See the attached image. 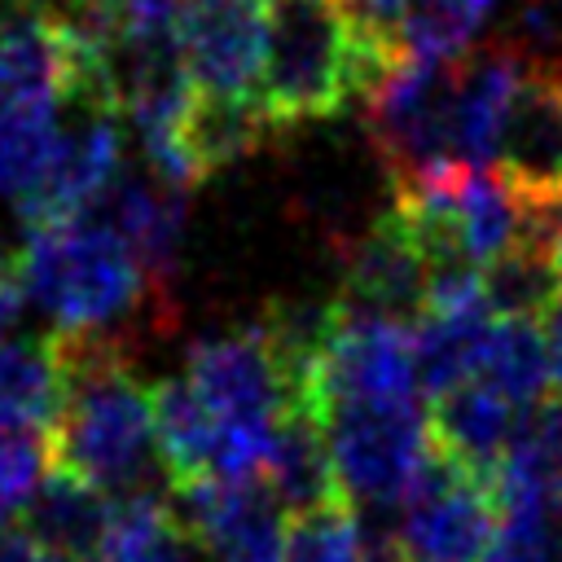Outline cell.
Here are the masks:
<instances>
[{
    "label": "cell",
    "instance_id": "32",
    "mask_svg": "<svg viewBox=\"0 0 562 562\" xmlns=\"http://www.w3.org/2000/svg\"><path fill=\"white\" fill-rule=\"evenodd\" d=\"M544 334H549V360H553V391L562 395V299L544 316Z\"/></svg>",
    "mask_w": 562,
    "mask_h": 562
},
{
    "label": "cell",
    "instance_id": "18",
    "mask_svg": "<svg viewBox=\"0 0 562 562\" xmlns=\"http://www.w3.org/2000/svg\"><path fill=\"white\" fill-rule=\"evenodd\" d=\"M492 325L496 316L487 312L483 299L422 307V316L413 321V351H417V386L426 400L479 373Z\"/></svg>",
    "mask_w": 562,
    "mask_h": 562
},
{
    "label": "cell",
    "instance_id": "22",
    "mask_svg": "<svg viewBox=\"0 0 562 562\" xmlns=\"http://www.w3.org/2000/svg\"><path fill=\"white\" fill-rule=\"evenodd\" d=\"M101 562H211L193 527L176 514L171 492L114 501V527Z\"/></svg>",
    "mask_w": 562,
    "mask_h": 562
},
{
    "label": "cell",
    "instance_id": "1",
    "mask_svg": "<svg viewBox=\"0 0 562 562\" xmlns=\"http://www.w3.org/2000/svg\"><path fill=\"white\" fill-rule=\"evenodd\" d=\"M66 400L53 426V457L61 470L88 479L110 501L171 492L158 452L154 386L132 369L119 334H66Z\"/></svg>",
    "mask_w": 562,
    "mask_h": 562
},
{
    "label": "cell",
    "instance_id": "4",
    "mask_svg": "<svg viewBox=\"0 0 562 562\" xmlns=\"http://www.w3.org/2000/svg\"><path fill=\"white\" fill-rule=\"evenodd\" d=\"M338 483L347 501L373 518V514H400V501L422 470L426 452L435 448L430 435V404L422 395L413 400H356V404H329L316 413Z\"/></svg>",
    "mask_w": 562,
    "mask_h": 562
},
{
    "label": "cell",
    "instance_id": "5",
    "mask_svg": "<svg viewBox=\"0 0 562 562\" xmlns=\"http://www.w3.org/2000/svg\"><path fill=\"white\" fill-rule=\"evenodd\" d=\"M452 88L457 57L400 53V61L369 92L364 127L391 171V189L435 176L443 167H461L452 158Z\"/></svg>",
    "mask_w": 562,
    "mask_h": 562
},
{
    "label": "cell",
    "instance_id": "26",
    "mask_svg": "<svg viewBox=\"0 0 562 562\" xmlns=\"http://www.w3.org/2000/svg\"><path fill=\"white\" fill-rule=\"evenodd\" d=\"M281 562H364V522L356 505H329L290 518Z\"/></svg>",
    "mask_w": 562,
    "mask_h": 562
},
{
    "label": "cell",
    "instance_id": "27",
    "mask_svg": "<svg viewBox=\"0 0 562 562\" xmlns=\"http://www.w3.org/2000/svg\"><path fill=\"white\" fill-rule=\"evenodd\" d=\"M57 465L53 457V435L44 430H13L0 435V531L31 505L48 470Z\"/></svg>",
    "mask_w": 562,
    "mask_h": 562
},
{
    "label": "cell",
    "instance_id": "21",
    "mask_svg": "<svg viewBox=\"0 0 562 562\" xmlns=\"http://www.w3.org/2000/svg\"><path fill=\"white\" fill-rule=\"evenodd\" d=\"M268 132L277 127L259 97H206V92L193 97L184 127H180L198 180L215 176L220 167L237 158H250L268 140Z\"/></svg>",
    "mask_w": 562,
    "mask_h": 562
},
{
    "label": "cell",
    "instance_id": "30",
    "mask_svg": "<svg viewBox=\"0 0 562 562\" xmlns=\"http://www.w3.org/2000/svg\"><path fill=\"white\" fill-rule=\"evenodd\" d=\"M22 299H26V285H22L18 255H4L0 259V338L13 329V321L22 312Z\"/></svg>",
    "mask_w": 562,
    "mask_h": 562
},
{
    "label": "cell",
    "instance_id": "15",
    "mask_svg": "<svg viewBox=\"0 0 562 562\" xmlns=\"http://www.w3.org/2000/svg\"><path fill=\"white\" fill-rule=\"evenodd\" d=\"M22 527L48 558L101 562L114 527V501L88 479L53 465L40 492L31 496V505L22 509Z\"/></svg>",
    "mask_w": 562,
    "mask_h": 562
},
{
    "label": "cell",
    "instance_id": "28",
    "mask_svg": "<svg viewBox=\"0 0 562 562\" xmlns=\"http://www.w3.org/2000/svg\"><path fill=\"white\" fill-rule=\"evenodd\" d=\"M57 119H22V123H0V198H22L40 184L57 154Z\"/></svg>",
    "mask_w": 562,
    "mask_h": 562
},
{
    "label": "cell",
    "instance_id": "14",
    "mask_svg": "<svg viewBox=\"0 0 562 562\" xmlns=\"http://www.w3.org/2000/svg\"><path fill=\"white\" fill-rule=\"evenodd\" d=\"M518 413L522 408H514L501 391H492L474 373L430 400V435H435V448H443L452 461H461L479 479L496 483L509 439H514V426H518Z\"/></svg>",
    "mask_w": 562,
    "mask_h": 562
},
{
    "label": "cell",
    "instance_id": "24",
    "mask_svg": "<svg viewBox=\"0 0 562 562\" xmlns=\"http://www.w3.org/2000/svg\"><path fill=\"white\" fill-rule=\"evenodd\" d=\"M479 378L501 391L514 408H531L553 391L549 334L540 321H496L479 360Z\"/></svg>",
    "mask_w": 562,
    "mask_h": 562
},
{
    "label": "cell",
    "instance_id": "2",
    "mask_svg": "<svg viewBox=\"0 0 562 562\" xmlns=\"http://www.w3.org/2000/svg\"><path fill=\"white\" fill-rule=\"evenodd\" d=\"M404 44L364 31L338 0H268V57L259 101L272 127L364 110Z\"/></svg>",
    "mask_w": 562,
    "mask_h": 562
},
{
    "label": "cell",
    "instance_id": "16",
    "mask_svg": "<svg viewBox=\"0 0 562 562\" xmlns=\"http://www.w3.org/2000/svg\"><path fill=\"white\" fill-rule=\"evenodd\" d=\"M505 509H558L562 501V395L549 391L540 404L518 413L505 465L496 474Z\"/></svg>",
    "mask_w": 562,
    "mask_h": 562
},
{
    "label": "cell",
    "instance_id": "34",
    "mask_svg": "<svg viewBox=\"0 0 562 562\" xmlns=\"http://www.w3.org/2000/svg\"><path fill=\"white\" fill-rule=\"evenodd\" d=\"M558 518H562V501H558Z\"/></svg>",
    "mask_w": 562,
    "mask_h": 562
},
{
    "label": "cell",
    "instance_id": "20",
    "mask_svg": "<svg viewBox=\"0 0 562 562\" xmlns=\"http://www.w3.org/2000/svg\"><path fill=\"white\" fill-rule=\"evenodd\" d=\"M154 422H158V452L171 474V487L220 479V422L206 413L189 378L154 382Z\"/></svg>",
    "mask_w": 562,
    "mask_h": 562
},
{
    "label": "cell",
    "instance_id": "11",
    "mask_svg": "<svg viewBox=\"0 0 562 562\" xmlns=\"http://www.w3.org/2000/svg\"><path fill=\"white\" fill-rule=\"evenodd\" d=\"M176 40L206 97H259L268 57V0H184Z\"/></svg>",
    "mask_w": 562,
    "mask_h": 562
},
{
    "label": "cell",
    "instance_id": "8",
    "mask_svg": "<svg viewBox=\"0 0 562 562\" xmlns=\"http://www.w3.org/2000/svg\"><path fill=\"white\" fill-rule=\"evenodd\" d=\"M70 101L79 114L70 127H61L48 171L40 176V184L31 193L18 198V215L26 228L61 224V220L92 211L101 202V193L123 171L119 167V158H123L119 110L105 97H70Z\"/></svg>",
    "mask_w": 562,
    "mask_h": 562
},
{
    "label": "cell",
    "instance_id": "9",
    "mask_svg": "<svg viewBox=\"0 0 562 562\" xmlns=\"http://www.w3.org/2000/svg\"><path fill=\"white\" fill-rule=\"evenodd\" d=\"M176 514L193 527L211 562H281L290 514L263 474L202 479L171 487Z\"/></svg>",
    "mask_w": 562,
    "mask_h": 562
},
{
    "label": "cell",
    "instance_id": "13",
    "mask_svg": "<svg viewBox=\"0 0 562 562\" xmlns=\"http://www.w3.org/2000/svg\"><path fill=\"white\" fill-rule=\"evenodd\" d=\"M184 189L167 184L162 176L145 171H119V180L101 193L92 206L140 259L145 277L154 281L158 299H167L176 268H180V246H184Z\"/></svg>",
    "mask_w": 562,
    "mask_h": 562
},
{
    "label": "cell",
    "instance_id": "7",
    "mask_svg": "<svg viewBox=\"0 0 562 562\" xmlns=\"http://www.w3.org/2000/svg\"><path fill=\"white\" fill-rule=\"evenodd\" d=\"M334 329L321 347V360L307 378L303 404L312 413L329 404H356V400H413L417 386V351H413V325L369 316L347 307L334 294ZM426 400V395H422Z\"/></svg>",
    "mask_w": 562,
    "mask_h": 562
},
{
    "label": "cell",
    "instance_id": "29",
    "mask_svg": "<svg viewBox=\"0 0 562 562\" xmlns=\"http://www.w3.org/2000/svg\"><path fill=\"white\" fill-rule=\"evenodd\" d=\"M364 31H378V35H391L400 40V18H404V4L408 0H338Z\"/></svg>",
    "mask_w": 562,
    "mask_h": 562
},
{
    "label": "cell",
    "instance_id": "6",
    "mask_svg": "<svg viewBox=\"0 0 562 562\" xmlns=\"http://www.w3.org/2000/svg\"><path fill=\"white\" fill-rule=\"evenodd\" d=\"M501 531L496 483L479 479L443 448H430L400 501V549L408 562H483Z\"/></svg>",
    "mask_w": 562,
    "mask_h": 562
},
{
    "label": "cell",
    "instance_id": "19",
    "mask_svg": "<svg viewBox=\"0 0 562 562\" xmlns=\"http://www.w3.org/2000/svg\"><path fill=\"white\" fill-rule=\"evenodd\" d=\"M263 479L272 483V492L281 496L290 518L316 514V509H329V505H351L342 483H338L321 417L312 408H290L285 413Z\"/></svg>",
    "mask_w": 562,
    "mask_h": 562
},
{
    "label": "cell",
    "instance_id": "12",
    "mask_svg": "<svg viewBox=\"0 0 562 562\" xmlns=\"http://www.w3.org/2000/svg\"><path fill=\"white\" fill-rule=\"evenodd\" d=\"M426 294H430V259L417 233L408 228V220L400 215V206L391 202V211H382L369 228H360V237L342 250L338 299L356 312L413 325L426 307Z\"/></svg>",
    "mask_w": 562,
    "mask_h": 562
},
{
    "label": "cell",
    "instance_id": "25",
    "mask_svg": "<svg viewBox=\"0 0 562 562\" xmlns=\"http://www.w3.org/2000/svg\"><path fill=\"white\" fill-rule=\"evenodd\" d=\"M492 9L496 0H408L400 44L417 57H461L474 48V35Z\"/></svg>",
    "mask_w": 562,
    "mask_h": 562
},
{
    "label": "cell",
    "instance_id": "33",
    "mask_svg": "<svg viewBox=\"0 0 562 562\" xmlns=\"http://www.w3.org/2000/svg\"><path fill=\"white\" fill-rule=\"evenodd\" d=\"M44 562H66V558H48V553H44Z\"/></svg>",
    "mask_w": 562,
    "mask_h": 562
},
{
    "label": "cell",
    "instance_id": "17",
    "mask_svg": "<svg viewBox=\"0 0 562 562\" xmlns=\"http://www.w3.org/2000/svg\"><path fill=\"white\" fill-rule=\"evenodd\" d=\"M66 400V356L61 338H9L0 342V435L44 430L53 435Z\"/></svg>",
    "mask_w": 562,
    "mask_h": 562
},
{
    "label": "cell",
    "instance_id": "3",
    "mask_svg": "<svg viewBox=\"0 0 562 562\" xmlns=\"http://www.w3.org/2000/svg\"><path fill=\"white\" fill-rule=\"evenodd\" d=\"M26 294L66 334H114V325L158 299L132 246L97 215L83 211L61 224L26 228L18 255Z\"/></svg>",
    "mask_w": 562,
    "mask_h": 562
},
{
    "label": "cell",
    "instance_id": "31",
    "mask_svg": "<svg viewBox=\"0 0 562 562\" xmlns=\"http://www.w3.org/2000/svg\"><path fill=\"white\" fill-rule=\"evenodd\" d=\"M540 241H544V250L562 277V198L553 206H540Z\"/></svg>",
    "mask_w": 562,
    "mask_h": 562
},
{
    "label": "cell",
    "instance_id": "23",
    "mask_svg": "<svg viewBox=\"0 0 562 562\" xmlns=\"http://www.w3.org/2000/svg\"><path fill=\"white\" fill-rule=\"evenodd\" d=\"M479 290L496 321H544L562 299V277L536 233L522 246L492 259L479 272Z\"/></svg>",
    "mask_w": 562,
    "mask_h": 562
},
{
    "label": "cell",
    "instance_id": "10",
    "mask_svg": "<svg viewBox=\"0 0 562 562\" xmlns=\"http://www.w3.org/2000/svg\"><path fill=\"white\" fill-rule=\"evenodd\" d=\"M492 171L527 202L553 206L562 198V66L549 57H531L496 140Z\"/></svg>",
    "mask_w": 562,
    "mask_h": 562
}]
</instances>
